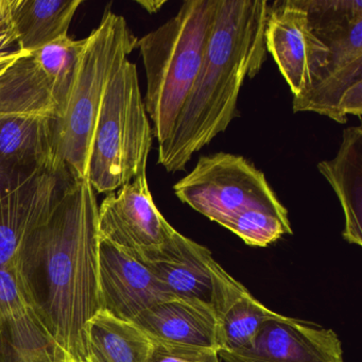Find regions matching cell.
<instances>
[{
    "label": "cell",
    "mask_w": 362,
    "mask_h": 362,
    "mask_svg": "<svg viewBox=\"0 0 362 362\" xmlns=\"http://www.w3.org/2000/svg\"><path fill=\"white\" fill-rule=\"evenodd\" d=\"M33 175L0 166V200L28 181Z\"/></svg>",
    "instance_id": "obj_25"
},
{
    "label": "cell",
    "mask_w": 362,
    "mask_h": 362,
    "mask_svg": "<svg viewBox=\"0 0 362 362\" xmlns=\"http://www.w3.org/2000/svg\"><path fill=\"white\" fill-rule=\"evenodd\" d=\"M137 4L149 13H156L160 11V8L166 4V1L165 0H141V1H137Z\"/></svg>",
    "instance_id": "obj_26"
},
{
    "label": "cell",
    "mask_w": 362,
    "mask_h": 362,
    "mask_svg": "<svg viewBox=\"0 0 362 362\" xmlns=\"http://www.w3.org/2000/svg\"><path fill=\"white\" fill-rule=\"evenodd\" d=\"M317 37L328 47L317 83L293 97L294 113L313 112L338 124L362 115V1L302 0Z\"/></svg>",
    "instance_id": "obj_6"
},
{
    "label": "cell",
    "mask_w": 362,
    "mask_h": 362,
    "mask_svg": "<svg viewBox=\"0 0 362 362\" xmlns=\"http://www.w3.org/2000/svg\"><path fill=\"white\" fill-rule=\"evenodd\" d=\"M133 323L152 342L219 351L213 307L197 298L175 296L156 303L139 313Z\"/></svg>",
    "instance_id": "obj_15"
},
{
    "label": "cell",
    "mask_w": 362,
    "mask_h": 362,
    "mask_svg": "<svg viewBox=\"0 0 362 362\" xmlns=\"http://www.w3.org/2000/svg\"><path fill=\"white\" fill-rule=\"evenodd\" d=\"M218 354L223 362H345L334 330L277 313L247 346Z\"/></svg>",
    "instance_id": "obj_11"
},
{
    "label": "cell",
    "mask_w": 362,
    "mask_h": 362,
    "mask_svg": "<svg viewBox=\"0 0 362 362\" xmlns=\"http://www.w3.org/2000/svg\"><path fill=\"white\" fill-rule=\"evenodd\" d=\"M25 54L12 20V0H0V75Z\"/></svg>",
    "instance_id": "obj_23"
},
{
    "label": "cell",
    "mask_w": 362,
    "mask_h": 362,
    "mask_svg": "<svg viewBox=\"0 0 362 362\" xmlns=\"http://www.w3.org/2000/svg\"><path fill=\"white\" fill-rule=\"evenodd\" d=\"M153 131L129 59L107 82L90 143L86 179L94 192L111 194L146 173Z\"/></svg>",
    "instance_id": "obj_5"
},
{
    "label": "cell",
    "mask_w": 362,
    "mask_h": 362,
    "mask_svg": "<svg viewBox=\"0 0 362 362\" xmlns=\"http://www.w3.org/2000/svg\"><path fill=\"white\" fill-rule=\"evenodd\" d=\"M211 305L218 323L219 351H237L253 341L274 311L256 300L216 260L211 264Z\"/></svg>",
    "instance_id": "obj_16"
},
{
    "label": "cell",
    "mask_w": 362,
    "mask_h": 362,
    "mask_svg": "<svg viewBox=\"0 0 362 362\" xmlns=\"http://www.w3.org/2000/svg\"><path fill=\"white\" fill-rule=\"evenodd\" d=\"M222 226L234 233L245 245L251 247H268L284 235L292 234L287 209H245Z\"/></svg>",
    "instance_id": "obj_22"
},
{
    "label": "cell",
    "mask_w": 362,
    "mask_h": 362,
    "mask_svg": "<svg viewBox=\"0 0 362 362\" xmlns=\"http://www.w3.org/2000/svg\"><path fill=\"white\" fill-rule=\"evenodd\" d=\"M173 192L184 204L220 226L245 209H287L253 163L224 152L200 156Z\"/></svg>",
    "instance_id": "obj_7"
},
{
    "label": "cell",
    "mask_w": 362,
    "mask_h": 362,
    "mask_svg": "<svg viewBox=\"0 0 362 362\" xmlns=\"http://www.w3.org/2000/svg\"><path fill=\"white\" fill-rule=\"evenodd\" d=\"M139 39L124 16L107 10L100 25L86 39L76 69L66 113L54 119L57 160L75 180L86 179L90 143L107 82Z\"/></svg>",
    "instance_id": "obj_4"
},
{
    "label": "cell",
    "mask_w": 362,
    "mask_h": 362,
    "mask_svg": "<svg viewBox=\"0 0 362 362\" xmlns=\"http://www.w3.org/2000/svg\"><path fill=\"white\" fill-rule=\"evenodd\" d=\"M264 44L293 97L310 90L327 65L328 47L313 30L302 0L270 4Z\"/></svg>",
    "instance_id": "obj_9"
},
{
    "label": "cell",
    "mask_w": 362,
    "mask_h": 362,
    "mask_svg": "<svg viewBox=\"0 0 362 362\" xmlns=\"http://www.w3.org/2000/svg\"><path fill=\"white\" fill-rule=\"evenodd\" d=\"M218 0H187L137 42L147 77L144 99L158 145L173 134L196 81L217 16Z\"/></svg>",
    "instance_id": "obj_3"
},
{
    "label": "cell",
    "mask_w": 362,
    "mask_h": 362,
    "mask_svg": "<svg viewBox=\"0 0 362 362\" xmlns=\"http://www.w3.org/2000/svg\"><path fill=\"white\" fill-rule=\"evenodd\" d=\"M98 205L88 179L75 180L52 216L23 241L16 283L69 362H86L88 324L100 310Z\"/></svg>",
    "instance_id": "obj_1"
},
{
    "label": "cell",
    "mask_w": 362,
    "mask_h": 362,
    "mask_svg": "<svg viewBox=\"0 0 362 362\" xmlns=\"http://www.w3.org/2000/svg\"><path fill=\"white\" fill-rule=\"evenodd\" d=\"M148 362L222 361L216 349L153 342V349Z\"/></svg>",
    "instance_id": "obj_24"
},
{
    "label": "cell",
    "mask_w": 362,
    "mask_h": 362,
    "mask_svg": "<svg viewBox=\"0 0 362 362\" xmlns=\"http://www.w3.org/2000/svg\"><path fill=\"white\" fill-rule=\"evenodd\" d=\"M86 40L26 52L0 75V114L64 117Z\"/></svg>",
    "instance_id": "obj_8"
},
{
    "label": "cell",
    "mask_w": 362,
    "mask_h": 362,
    "mask_svg": "<svg viewBox=\"0 0 362 362\" xmlns=\"http://www.w3.org/2000/svg\"><path fill=\"white\" fill-rule=\"evenodd\" d=\"M269 8L266 0H218L215 25L196 81L173 134L158 145V163L168 173L185 170L192 156L236 117L245 78H255L267 60Z\"/></svg>",
    "instance_id": "obj_2"
},
{
    "label": "cell",
    "mask_w": 362,
    "mask_h": 362,
    "mask_svg": "<svg viewBox=\"0 0 362 362\" xmlns=\"http://www.w3.org/2000/svg\"><path fill=\"white\" fill-rule=\"evenodd\" d=\"M171 296L145 262L99 240L100 310L133 322L139 313Z\"/></svg>",
    "instance_id": "obj_13"
},
{
    "label": "cell",
    "mask_w": 362,
    "mask_h": 362,
    "mask_svg": "<svg viewBox=\"0 0 362 362\" xmlns=\"http://www.w3.org/2000/svg\"><path fill=\"white\" fill-rule=\"evenodd\" d=\"M99 237L143 259L166 245L175 233L152 198L147 173L107 194L98 207Z\"/></svg>",
    "instance_id": "obj_10"
},
{
    "label": "cell",
    "mask_w": 362,
    "mask_h": 362,
    "mask_svg": "<svg viewBox=\"0 0 362 362\" xmlns=\"http://www.w3.org/2000/svg\"><path fill=\"white\" fill-rule=\"evenodd\" d=\"M74 181L63 165L48 167L0 200V268L11 270L24 239L47 221Z\"/></svg>",
    "instance_id": "obj_12"
},
{
    "label": "cell",
    "mask_w": 362,
    "mask_h": 362,
    "mask_svg": "<svg viewBox=\"0 0 362 362\" xmlns=\"http://www.w3.org/2000/svg\"><path fill=\"white\" fill-rule=\"evenodd\" d=\"M0 362H69L27 303L12 269L0 268Z\"/></svg>",
    "instance_id": "obj_14"
},
{
    "label": "cell",
    "mask_w": 362,
    "mask_h": 362,
    "mask_svg": "<svg viewBox=\"0 0 362 362\" xmlns=\"http://www.w3.org/2000/svg\"><path fill=\"white\" fill-rule=\"evenodd\" d=\"M165 289L175 298L211 304V250L175 230L160 250L143 258Z\"/></svg>",
    "instance_id": "obj_17"
},
{
    "label": "cell",
    "mask_w": 362,
    "mask_h": 362,
    "mask_svg": "<svg viewBox=\"0 0 362 362\" xmlns=\"http://www.w3.org/2000/svg\"><path fill=\"white\" fill-rule=\"evenodd\" d=\"M59 165L54 118L0 114V166L33 175Z\"/></svg>",
    "instance_id": "obj_18"
},
{
    "label": "cell",
    "mask_w": 362,
    "mask_h": 362,
    "mask_svg": "<svg viewBox=\"0 0 362 362\" xmlns=\"http://www.w3.org/2000/svg\"><path fill=\"white\" fill-rule=\"evenodd\" d=\"M320 173L330 184L344 214L343 238L362 245V128L343 131L336 156L317 164Z\"/></svg>",
    "instance_id": "obj_19"
},
{
    "label": "cell",
    "mask_w": 362,
    "mask_h": 362,
    "mask_svg": "<svg viewBox=\"0 0 362 362\" xmlns=\"http://www.w3.org/2000/svg\"><path fill=\"white\" fill-rule=\"evenodd\" d=\"M86 362H148L153 342L133 322L99 310L88 324Z\"/></svg>",
    "instance_id": "obj_21"
},
{
    "label": "cell",
    "mask_w": 362,
    "mask_h": 362,
    "mask_svg": "<svg viewBox=\"0 0 362 362\" xmlns=\"http://www.w3.org/2000/svg\"><path fill=\"white\" fill-rule=\"evenodd\" d=\"M83 0H12V20L24 52L69 37V25Z\"/></svg>",
    "instance_id": "obj_20"
}]
</instances>
